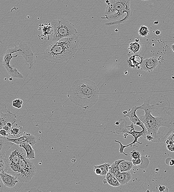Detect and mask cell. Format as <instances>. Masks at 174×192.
<instances>
[{"mask_svg": "<svg viewBox=\"0 0 174 192\" xmlns=\"http://www.w3.org/2000/svg\"><path fill=\"white\" fill-rule=\"evenodd\" d=\"M139 109L145 112L139 118L147 129L145 136L151 135L153 142H165L174 129V108L168 98L163 94L151 96Z\"/></svg>", "mask_w": 174, "mask_h": 192, "instance_id": "6da1fadb", "label": "cell"}, {"mask_svg": "<svg viewBox=\"0 0 174 192\" xmlns=\"http://www.w3.org/2000/svg\"><path fill=\"white\" fill-rule=\"evenodd\" d=\"M68 94L71 102L85 111L97 103L99 91L95 83L91 80H78L73 83Z\"/></svg>", "mask_w": 174, "mask_h": 192, "instance_id": "7a4b0ae2", "label": "cell"}, {"mask_svg": "<svg viewBox=\"0 0 174 192\" xmlns=\"http://www.w3.org/2000/svg\"><path fill=\"white\" fill-rule=\"evenodd\" d=\"M80 45L76 34L51 42L43 53V58L55 63L68 62L78 52Z\"/></svg>", "mask_w": 174, "mask_h": 192, "instance_id": "3957f363", "label": "cell"}, {"mask_svg": "<svg viewBox=\"0 0 174 192\" xmlns=\"http://www.w3.org/2000/svg\"><path fill=\"white\" fill-rule=\"evenodd\" d=\"M131 0H106L107 3L105 12L103 20H107L109 22L105 23L110 26L122 24L127 21L132 16L130 8Z\"/></svg>", "mask_w": 174, "mask_h": 192, "instance_id": "277c9868", "label": "cell"}, {"mask_svg": "<svg viewBox=\"0 0 174 192\" xmlns=\"http://www.w3.org/2000/svg\"><path fill=\"white\" fill-rule=\"evenodd\" d=\"M22 148L14 143L3 155L2 158L5 162L4 171L16 176L20 159L23 153Z\"/></svg>", "mask_w": 174, "mask_h": 192, "instance_id": "5b68a950", "label": "cell"}, {"mask_svg": "<svg viewBox=\"0 0 174 192\" xmlns=\"http://www.w3.org/2000/svg\"><path fill=\"white\" fill-rule=\"evenodd\" d=\"M51 25L53 27V34L51 42H57L61 39L72 36L78 33L75 25L65 20H53Z\"/></svg>", "mask_w": 174, "mask_h": 192, "instance_id": "8992f818", "label": "cell"}, {"mask_svg": "<svg viewBox=\"0 0 174 192\" xmlns=\"http://www.w3.org/2000/svg\"><path fill=\"white\" fill-rule=\"evenodd\" d=\"M36 170L33 162L27 158L26 153L24 152L20 159L16 175L18 179L21 182H29L35 175Z\"/></svg>", "mask_w": 174, "mask_h": 192, "instance_id": "52a82bcc", "label": "cell"}, {"mask_svg": "<svg viewBox=\"0 0 174 192\" xmlns=\"http://www.w3.org/2000/svg\"><path fill=\"white\" fill-rule=\"evenodd\" d=\"M15 53H17L24 58L25 62L29 64V70H31L35 62L34 48L30 42L18 40L14 44Z\"/></svg>", "mask_w": 174, "mask_h": 192, "instance_id": "ba28073f", "label": "cell"}, {"mask_svg": "<svg viewBox=\"0 0 174 192\" xmlns=\"http://www.w3.org/2000/svg\"><path fill=\"white\" fill-rule=\"evenodd\" d=\"M17 121V116L15 113L8 110L6 104L0 103V130L8 122L13 125Z\"/></svg>", "mask_w": 174, "mask_h": 192, "instance_id": "9c48e42d", "label": "cell"}, {"mask_svg": "<svg viewBox=\"0 0 174 192\" xmlns=\"http://www.w3.org/2000/svg\"><path fill=\"white\" fill-rule=\"evenodd\" d=\"M7 140L11 142L19 145L22 143H29L31 145H34L36 143V138L34 135L24 132L22 136L17 138H7Z\"/></svg>", "mask_w": 174, "mask_h": 192, "instance_id": "30bf717a", "label": "cell"}, {"mask_svg": "<svg viewBox=\"0 0 174 192\" xmlns=\"http://www.w3.org/2000/svg\"><path fill=\"white\" fill-rule=\"evenodd\" d=\"M140 106H134L132 107L131 110L129 112H128L125 115H123V117H129L130 120L134 124L139 126L141 127L142 130L145 131V133L147 132L146 129L145 125L143 124L142 121L140 120L139 117H138L136 114V111L137 110L139 109Z\"/></svg>", "mask_w": 174, "mask_h": 192, "instance_id": "8fae6325", "label": "cell"}, {"mask_svg": "<svg viewBox=\"0 0 174 192\" xmlns=\"http://www.w3.org/2000/svg\"><path fill=\"white\" fill-rule=\"evenodd\" d=\"M159 64V61L155 57L146 58L143 60L139 69L151 72L153 71Z\"/></svg>", "mask_w": 174, "mask_h": 192, "instance_id": "7c38bea8", "label": "cell"}, {"mask_svg": "<svg viewBox=\"0 0 174 192\" xmlns=\"http://www.w3.org/2000/svg\"><path fill=\"white\" fill-rule=\"evenodd\" d=\"M2 182L4 185L9 188L15 187L18 183V179L16 176L8 173L4 171L0 173Z\"/></svg>", "mask_w": 174, "mask_h": 192, "instance_id": "4fadbf2b", "label": "cell"}, {"mask_svg": "<svg viewBox=\"0 0 174 192\" xmlns=\"http://www.w3.org/2000/svg\"><path fill=\"white\" fill-rule=\"evenodd\" d=\"M134 125L133 123H132L130 126H127V128H131L129 131V135H131L132 137H133L134 138L133 142L130 143V144H131V146L130 147L133 146L138 147V146L135 145L136 143H138V144H142V143L138 142V139L139 138L145 139V131L143 130L140 131L135 130L134 128Z\"/></svg>", "mask_w": 174, "mask_h": 192, "instance_id": "5bb4252c", "label": "cell"}, {"mask_svg": "<svg viewBox=\"0 0 174 192\" xmlns=\"http://www.w3.org/2000/svg\"><path fill=\"white\" fill-rule=\"evenodd\" d=\"M115 124L116 126L114 129L116 134L118 135H129V131L127 129V122L125 119H120V120L116 121Z\"/></svg>", "mask_w": 174, "mask_h": 192, "instance_id": "9a60e30c", "label": "cell"}, {"mask_svg": "<svg viewBox=\"0 0 174 192\" xmlns=\"http://www.w3.org/2000/svg\"><path fill=\"white\" fill-rule=\"evenodd\" d=\"M114 176L117 178L120 185H123L128 184L131 180L132 176L130 171L120 172Z\"/></svg>", "mask_w": 174, "mask_h": 192, "instance_id": "2e32d148", "label": "cell"}, {"mask_svg": "<svg viewBox=\"0 0 174 192\" xmlns=\"http://www.w3.org/2000/svg\"><path fill=\"white\" fill-rule=\"evenodd\" d=\"M14 143L9 142L5 137H0V158L9 149L13 146Z\"/></svg>", "mask_w": 174, "mask_h": 192, "instance_id": "e0dca14e", "label": "cell"}, {"mask_svg": "<svg viewBox=\"0 0 174 192\" xmlns=\"http://www.w3.org/2000/svg\"><path fill=\"white\" fill-rule=\"evenodd\" d=\"M143 57L139 55L132 56L128 58V66L132 68L139 69V66L143 62Z\"/></svg>", "mask_w": 174, "mask_h": 192, "instance_id": "ac0fdd59", "label": "cell"}, {"mask_svg": "<svg viewBox=\"0 0 174 192\" xmlns=\"http://www.w3.org/2000/svg\"><path fill=\"white\" fill-rule=\"evenodd\" d=\"M19 145L24 149L26 152V158L29 160L35 158V150L32 148L31 145L29 143H22Z\"/></svg>", "mask_w": 174, "mask_h": 192, "instance_id": "d6986e66", "label": "cell"}, {"mask_svg": "<svg viewBox=\"0 0 174 192\" xmlns=\"http://www.w3.org/2000/svg\"><path fill=\"white\" fill-rule=\"evenodd\" d=\"M5 68L7 70L8 73L12 77L20 78V79L23 78L22 74L18 71L17 68L14 66L11 65L10 64L9 66H6Z\"/></svg>", "mask_w": 174, "mask_h": 192, "instance_id": "ffe728a7", "label": "cell"}, {"mask_svg": "<svg viewBox=\"0 0 174 192\" xmlns=\"http://www.w3.org/2000/svg\"><path fill=\"white\" fill-rule=\"evenodd\" d=\"M133 166L132 161H126L124 159L120 162L118 168L120 172L128 171H130Z\"/></svg>", "mask_w": 174, "mask_h": 192, "instance_id": "44dd1931", "label": "cell"}, {"mask_svg": "<svg viewBox=\"0 0 174 192\" xmlns=\"http://www.w3.org/2000/svg\"><path fill=\"white\" fill-rule=\"evenodd\" d=\"M105 176L106 179L109 185L114 187H118L120 185L119 182L115 176L111 173L109 172Z\"/></svg>", "mask_w": 174, "mask_h": 192, "instance_id": "7402d4cb", "label": "cell"}, {"mask_svg": "<svg viewBox=\"0 0 174 192\" xmlns=\"http://www.w3.org/2000/svg\"><path fill=\"white\" fill-rule=\"evenodd\" d=\"M23 133L21 127L19 128L12 126L9 131V136L12 138H17L22 136Z\"/></svg>", "mask_w": 174, "mask_h": 192, "instance_id": "603a6c76", "label": "cell"}, {"mask_svg": "<svg viewBox=\"0 0 174 192\" xmlns=\"http://www.w3.org/2000/svg\"><path fill=\"white\" fill-rule=\"evenodd\" d=\"M128 49L134 54L139 53L141 50V45L138 42L131 43L128 46Z\"/></svg>", "mask_w": 174, "mask_h": 192, "instance_id": "cb8c5ba5", "label": "cell"}, {"mask_svg": "<svg viewBox=\"0 0 174 192\" xmlns=\"http://www.w3.org/2000/svg\"><path fill=\"white\" fill-rule=\"evenodd\" d=\"M124 159L116 160L112 165H111L109 172L115 176L120 171L118 166L120 162Z\"/></svg>", "mask_w": 174, "mask_h": 192, "instance_id": "d4e9b609", "label": "cell"}, {"mask_svg": "<svg viewBox=\"0 0 174 192\" xmlns=\"http://www.w3.org/2000/svg\"><path fill=\"white\" fill-rule=\"evenodd\" d=\"M110 166V164L109 162H106V163L99 165H96L101 170L102 176H105L108 173Z\"/></svg>", "mask_w": 174, "mask_h": 192, "instance_id": "484cf974", "label": "cell"}, {"mask_svg": "<svg viewBox=\"0 0 174 192\" xmlns=\"http://www.w3.org/2000/svg\"><path fill=\"white\" fill-rule=\"evenodd\" d=\"M150 32L149 29L145 26H141L139 30V34L140 37L143 38H146L148 34H150Z\"/></svg>", "mask_w": 174, "mask_h": 192, "instance_id": "4316f807", "label": "cell"}, {"mask_svg": "<svg viewBox=\"0 0 174 192\" xmlns=\"http://www.w3.org/2000/svg\"><path fill=\"white\" fill-rule=\"evenodd\" d=\"M140 158H141L142 160L141 163L138 166H139L140 168H141L142 169L147 168L149 164V159L145 157H141Z\"/></svg>", "mask_w": 174, "mask_h": 192, "instance_id": "83f0119b", "label": "cell"}, {"mask_svg": "<svg viewBox=\"0 0 174 192\" xmlns=\"http://www.w3.org/2000/svg\"><path fill=\"white\" fill-rule=\"evenodd\" d=\"M23 103L22 100L19 99H15L12 101V106L17 109H21L22 107Z\"/></svg>", "mask_w": 174, "mask_h": 192, "instance_id": "f1b7e54d", "label": "cell"}, {"mask_svg": "<svg viewBox=\"0 0 174 192\" xmlns=\"http://www.w3.org/2000/svg\"><path fill=\"white\" fill-rule=\"evenodd\" d=\"M115 142L118 143L119 144L120 146V148L119 149V153L120 154H123L124 155L126 156H128V154H126L124 152V149L125 148L128 147V146H131V144H129L128 145H124L123 144H122V143L119 141L117 140H114Z\"/></svg>", "mask_w": 174, "mask_h": 192, "instance_id": "f546056e", "label": "cell"}, {"mask_svg": "<svg viewBox=\"0 0 174 192\" xmlns=\"http://www.w3.org/2000/svg\"><path fill=\"white\" fill-rule=\"evenodd\" d=\"M165 142L167 144H174V129Z\"/></svg>", "mask_w": 174, "mask_h": 192, "instance_id": "4dcf8cb0", "label": "cell"}, {"mask_svg": "<svg viewBox=\"0 0 174 192\" xmlns=\"http://www.w3.org/2000/svg\"><path fill=\"white\" fill-rule=\"evenodd\" d=\"M130 156L134 159H138V158H139L141 157L140 153L134 150L130 153Z\"/></svg>", "mask_w": 174, "mask_h": 192, "instance_id": "1f68e13d", "label": "cell"}, {"mask_svg": "<svg viewBox=\"0 0 174 192\" xmlns=\"http://www.w3.org/2000/svg\"><path fill=\"white\" fill-rule=\"evenodd\" d=\"M132 163H133V166H138L141 164L142 160L141 158H138V159H134V158H132Z\"/></svg>", "mask_w": 174, "mask_h": 192, "instance_id": "d6a6232c", "label": "cell"}, {"mask_svg": "<svg viewBox=\"0 0 174 192\" xmlns=\"http://www.w3.org/2000/svg\"><path fill=\"white\" fill-rule=\"evenodd\" d=\"M5 165L4 162L2 158H0V173L4 171Z\"/></svg>", "mask_w": 174, "mask_h": 192, "instance_id": "836d02e7", "label": "cell"}, {"mask_svg": "<svg viewBox=\"0 0 174 192\" xmlns=\"http://www.w3.org/2000/svg\"><path fill=\"white\" fill-rule=\"evenodd\" d=\"M9 136L8 132L4 129L0 130V137H6Z\"/></svg>", "mask_w": 174, "mask_h": 192, "instance_id": "e575fe53", "label": "cell"}, {"mask_svg": "<svg viewBox=\"0 0 174 192\" xmlns=\"http://www.w3.org/2000/svg\"><path fill=\"white\" fill-rule=\"evenodd\" d=\"M166 163L170 166L174 165V160L171 158H168L165 161Z\"/></svg>", "mask_w": 174, "mask_h": 192, "instance_id": "d590c367", "label": "cell"}, {"mask_svg": "<svg viewBox=\"0 0 174 192\" xmlns=\"http://www.w3.org/2000/svg\"><path fill=\"white\" fill-rule=\"evenodd\" d=\"M94 173L96 175L99 176H101L102 171L98 167L96 166H94Z\"/></svg>", "mask_w": 174, "mask_h": 192, "instance_id": "8d00e7d4", "label": "cell"}, {"mask_svg": "<svg viewBox=\"0 0 174 192\" xmlns=\"http://www.w3.org/2000/svg\"><path fill=\"white\" fill-rule=\"evenodd\" d=\"M159 190L160 192H169V189L167 187L165 186H162L159 185Z\"/></svg>", "mask_w": 174, "mask_h": 192, "instance_id": "74e56055", "label": "cell"}, {"mask_svg": "<svg viewBox=\"0 0 174 192\" xmlns=\"http://www.w3.org/2000/svg\"><path fill=\"white\" fill-rule=\"evenodd\" d=\"M168 150L172 152H174V144H167Z\"/></svg>", "mask_w": 174, "mask_h": 192, "instance_id": "f35d334b", "label": "cell"}, {"mask_svg": "<svg viewBox=\"0 0 174 192\" xmlns=\"http://www.w3.org/2000/svg\"><path fill=\"white\" fill-rule=\"evenodd\" d=\"M4 186L5 185H4L2 182L1 177H0V192L2 191Z\"/></svg>", "mask_w": 174, "mask_h": 192, "instance_id": "ab89813d", "label": "cell"}, {"mask_svg": "<svg viewBox=\"0 0 174 192\" xmlns=\"http://www.w3.org/2000/svg\"><path fill=\"white\" fill-rule=\"evenodd\" d=\"M161 32H160V31L159 30H157L155 32V34L157 35V36H159V35H160V34H161Z\"/></svg>", "mask_w": 174, "mask_h": 192, "instance_id": "60d3db41", "label": "cell"}, {"mask_svg": "<svg viewBox=\"0 0 174 192\" xmlns=\"http://www.w3.org/2000/svg\"><path fill=\"white\" fill-rule=\"evenodd\" d=\"M171 47L172 50H173V51L174 53V43L172 45Z\"/></svg>", "mask_w": 174, "mask_h": 192, "instance_id": "b9f144b4", "label": "cell"}, {"mask_svg": "<svg viewBox=\"0 0 174 192\" xmlns=\"http://www.w3.org/2000/svg\"><path fill=\"white\" fill-rule=\"evenodd\" d=\"M103 182H104V184H106V183H108L107 181V180H106V179H104V180Z\"/></svg>", "mask_w": 174, "mask_h": 192, "instance_id": "7bdbcfd3", "label": "cell"}, {"mask_svg": "<svg viewBox=\"0 0 174 192\" xmlns=\"http://www.w3.org/2000/svg\"><path fill=\"white\" fill-rule=\"evenodd\" d=\"M135 42H139V38H136L135 39Z\"/></svg>", "mask_w": 174, "mask_h": 192, "instance_id": "ee69618b", "label": "cell"}, {"mask_svg": "<svg viewBox=\"0 0 174 192\" xmlns=\"http://www.w3.org/2000/svg\"><path fill=\"white\" fill-rule=\"evenodd\" d=\"M128 112L127 111H125L123 112V115H125L126 114V113H128Z\"/></svg>", "mask_w": 174, "mask_h": 192, "instance_id": "f6af8a7d", "label": "cell"}, {"mask_svg": "<svg viewBox=\"0 0 174 192\" xmlns=\"http://www.w3.org/2000/svg\"><path fill=\"white\" fill-rule=\"evenodd\" d=\"M142 1H148V0H142Z\"/></svg>", "mask_w": 174, "mask_h": 192, "instance_id": "bcb514c9", "label": "cell"}]
</instances>
